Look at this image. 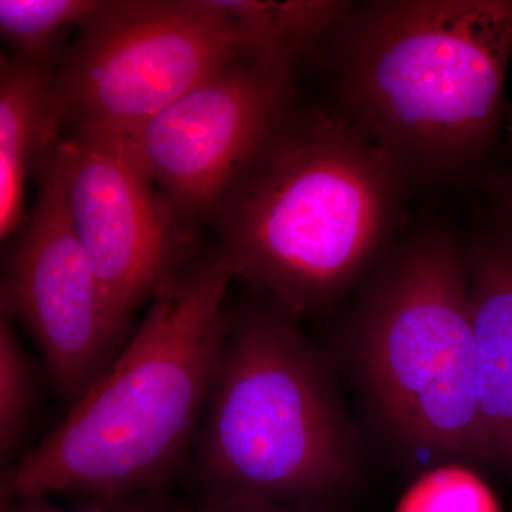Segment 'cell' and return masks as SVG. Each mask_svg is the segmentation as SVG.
Wrapping results in <instances>:
<instances>
[{"instance_id": "obj_7", "label": "cell", "mask_w": 512, "mask_h": 512, "mask_svg": "<svg viewBox=\"0 0 512 512\" xmlns=\"http://www.w3.org/2000/svg\"><path fill=\"white\" fill-rule=\"evenodd\" d=\"M292 60L247 50L124 136L131 157L195 228L293 111Z\"/></svg>"}, {"instance_id": "obj_2", "label": "cell", "mask_w": 512, "mask_h": 512, "mask_svg": "<svg viewBox=\"0 0 512 512\" xmlns=\"http://www.w3.org/2000/svg\"><path fill=\"white\" fill-rule=\"evenodd\" d=\"M407 175L343 114L291 113L218 205V261L292 316L365 274L396 224Z\"/></svg>"}, {"instance_id": "obj_10", "label": "cell", "mask_w": 512, "mask_h": 512, "mask_svg": "<svg viewBox=\"0 0 512 512\" xmlns=\"http://www.w3.org/2000/svg\"><path fill=\"white\" fill-rule=\"evenodd\" d=\"M467 264L478 409L490 460L512 470V247L480 242Z\"/></svg>"}, {"instance_id": "obj_19", "label": "cell", "mask_w": 512, "mask_h": 512, "mask_svg": "<svg viewBox=\"0 0 512 512\" xmlns=\"http://www.w3.org/2000/svg\"><path fill=\"white\" fill-rule=\"evenodd\" d=\"M504 212L512 229V185L508 188L507 195H505Z\"/></svg>"}, {"instance_id": "obj_16", "label": "cell", "mask_w": 512, "mask_h": 512, "mask_svg": "<svg viewBox=\"0 0 512 512\" xmlns=\"http://www.w3.org/2000/svg\"><path fill=\"white\" fill-rule=\"evenodd\" d=\"M161 512H323L320 507L272 503L247 497H198L191 503L168 498Z\"/></svg>"}, {"instance_id": "obj_8", "label": "cell", "mask_w": 512, "mask_h": 512, "mask_svg": "<svg viewBox=\"0 0 512 512\" xmlns=\"http://www.w3.org/2000/svg\"><path fill=\"white\" fill-rule=\"evenodd\" d=\"M74 232L114 326L197 264L194 228L138 167L123 136L73 131L52 144Z\"/></svg>"}, {"instance_id": "obj_5", "label": "cell", "mask_w": 512, "mask_h": 512, "mask_svg": "<svg viewBox=\"0 0 512 512\" xmlns=\"http://www.w3.org/2000/svg\"><path fill=\"white\" fill-rule=\"evenodd\" d=\"M353 339L362 382L394 439L430 456L490 460L467 258L450 238L426 235L387 262Z\"/></svg>"}, {"instance_id": "obj_15", "label": "cell", "mask_w": 512, "mask_h": 512, "mask_svg": "<svg viewBox=\"0 0 512 512\" xmlns=\"http://www.w3.org/2000/svg\"><path fill=\"white\" fill-rule=\"evenodd\" d=\"M397 512H500L483 481L460 467H441L419 478Z\"/></svg>"}, {"instance_id": "obj_3", "label": "cell", "mask_w": 512, "mask_h": 512, "mask_svg": "<svg viewBox=\"0 0 512 512\" xmlns=\"http://www.w3.org/2000/svg\"><path fill=\"white\" fill-rule=\"evenodd\" d=\"M332 40L343 116L407 177L466 170L494 143L512 0L369 2Z\"/></svg>"}, {"instance_id": "obj_6", "label": "cell", "mask_w": 512, "mask_h": 512, "mask_svg": "<svg viewBox=\"0 0 512 512\" xmlns=\"http://www.w3.org/2000/svg\"><path fill=\"white\" fill-rule=\"evenodd\" d=\"M247 50L220 0L100 2L55 72L53 141L127 136Z\"/></svg>"}, {"instance_id": "obj_11", "label": "cell", "mask_w": 512, "mask_h": 512, "mask_svg": "<svg viewBox=\"0 0 512 512\" xmlns=\"http://www.w3.org/2000/svg\"><path fill=\"white\" fill-rule=\"evenodd\" d=\"M55 70L2 56L0 64V238L25 227V191L30 174L52 146Z\"/></svg>"}, {"instance_id": "obj_18", "label": "cell", "mask_w": 512, "mask_h": 512, "mask_svg": "<svg viewBox=\"0 0 512 512\" xmlns=\"http://www.w3.org/2000/svg\"><path fill=\"white\" fill-rule=\"evenodd\" d=\"M2 512H40L39 498H25L3 504Z\"/></svg>"}, {"instance_id": "obj_1", "label": "cell", "mask_w": 512, "mask_h": 512, "mask_svg": "<svg viewBox=\"0 0 512 512\" xmlns=\"http://www.w3.org/2000/svg\"><path fill=\"white\" fill-rule=\"evenodd\" d=\"M232 279L212 255L157 295L66 419L2 471L3 504L167 490L190 464L224 349Z\"/></svg>"}, {"instance_id": "obj_13", "label": "cell", "mask_w": 512, "mask_h": 512, "mask_svg": "<svg viewBox=\"0 0 512 512\" xmlns=\"http://www.w3.org/2000/svg\"><path fill=\"white\" fill-rule=\"evenodd\" d=\"M100 0H0V32L18 59L52 67L70 29L99 8Z\"/></svg>"}, {"instance_id": "obj_12", "label": "cell", "mask_w": 512, "mask_h": 512, "mask_svg": "<svg viewBox=\"0 0 512 512\" xmlns=\"http://www.w3.org/2000/svg\"><path fill=\"white\" fill-rule=\"evenodd\" d=\"M238 23L254 50L295 59L326 33L339 28L353 9L352 2L336 0H220Z\"/></svg>"}, {"instance_id": "obj_20", "label": "cell", "mask_w": 512, "mask_h": 512, "mask_svg": "<svg viewBox=\"0 0 512 512\" xmlns=\"http://www.w3.org/2000/svg\"><path fill=\"white\" fill-rule=\"evenodd\" d=\"M510 128H511V136H512V110L510 113Z\"/></svg>"}, {"instance_id": "obj_14", "label": "cell", "mask_w": 512, "mask_h": 512, "mask_svg": "<svg viewBox=\"0 0 512 512\" xmlns=\"http://www.w3.org/2000/svg\"><path fill=\"white\" fill-rule=\"evenodd\" d=\"M40 402L35 363L16 335L12 320L0 316V463L2 471L25 454Z\"/></svg>"}, {"instance_id": "obj_9", "label": "cell", "mask_w": 512, "mask_h": 512, "mask_svg": "<svg viewBox=\"0 0 512 512\" xmlns=\"http://www.w3.org/2000/svg\"><path fill=\"white\" fill-rule=\"evenodd\" d=\"M35 207L3 269L2 315L28 329L47 376L66 403L79 402L126 345L77 238L53 147L37 164Z\"/></svg>"}, {"instance_id": "obj_4", "label": "cell", "mask_w": 512, "mask_h": 512, "mask_svg": "<svg viewBox=\"0 0 512 512\" xmlns=\"http://www.w3.org/2000/svg\"><path fill=\"white\" fill-rule=\"evenodd\" d=\"M200 497L322 508L356 451L326 360L276 303L227 308L224 349L192 450Z\"/></svg>"}, {"instance_id": "obj_17", "label": "cell", "mask_w": 512, "mask_h": 512, "mask_svg": "<svg viewBox=\"0 0 512 512\" xmlns=\"http://www.w3.org/2000/svg\"><path fill=\"white\" fill-rule=\"evenodd\" d=\"M168 498L165 491H150L107 500L86 501L82 508L72 511L60 510L49 503L47 498H39V507L40 512H161Z\"/></svg>"}]
</instances>
